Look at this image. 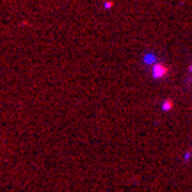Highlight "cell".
Instances as JSON below:
<instances>
[{
    "instance_id": "obj_2",
    "label": "cell",
    "mask_w": 192,
    "mask_h": 192,
    "mask_svg": "<svg viewBox=\"0 0 192 192\" xmlns=\"http://www.w3.org/2000/svg\"><path fill=\"white\" fill-rule=\"evenodd\" d=\"M173 105H174V103H173L171 100H167V101H164L162 109H164V110H171V109H173Z\"/></svg>"
},
{
    "instance_id": "obj_1",
    "label": "cell",
    "mask_w": 192,
    "mask_h": 192,
    "mask_svg": "<svg viewBox=\"0 0 192 192\" xmlns=\"http://www.w3.org/2000/svg\"><path fill=\"white\" fill-rule=\"evenodd\" d=\"M165 73H167V70L164 68L162 64H156L155 68H153V77H155V78H162Z\"/></svg>"
}]
</instances>
